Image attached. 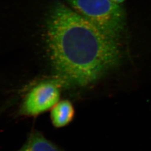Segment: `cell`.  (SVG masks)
Returning a JSON list of instances; mask_svg holds the SVG:
<instances>
[{"instance_id": "6", "label": "cell", "mask_w": 151, "mask_h": 151, "mask_svg": "<svg viewBox=\"0 0 151 151\" xmlns=\"http://www.w3.org/2000/svg\"><path fill=\"white\" fill-rule=\"evenodd\" d=\"M111 1H113L114 3H116L117 4H121L122 2H123L125 0H111Z\"/></svg>"}, {"instance_id": "3", "label": "cell", "mask_w": 151, "mask_h": 151, "mask_svg": "<svg viewBox=\"0 0 151 151\" xmlns=\"http://www.w3.org/2000/svg\"><path fill=\"white\" fill-rule=\"evenodd\" d=\"M60 85L56 81H45L32 88L24 98L19 113L37 116L52 109L60 101Z\"/></svg>"}, {"instance_id": "5", "label": "cell", "mask_w": 151, "mask_h": 151, "mask_svg": "<svg viewBox=\"0 0 151 151\" xmlns=\"http://www.w3.org/2000/svg\"><path fill=\"white\" fill-rule=\"evenodd\" d=\"M17 151H61L39 132L33 133L26 143Z\"/></svg>"}, {"instance_id": "1", "label": "cell", "mask_w": 151, "mask_h": 151, "mask_svg": "<svg viewBox=\"0 0 151 151\" xmlns=\"http://www.w3.org/2000/svg\"><path fill=\"white\" fill-rule=\"evenodd\" d=\"M46 39L56 75L71 85H91L120 60L118 42L60 2L49 12Z\"/></svg>"}, {"instance_id": "2", "label": "cell", "mask_w": 151, "mask_h": 151, "mask_svg": "<svg viewBox=\"0 0 151 151\" xmlns=\"http://www.w3.org/2000/svg\"><path fill=\"white\" fill-rule=\"evenodd\" d=\"M74 11L118 42L125 25L123 9L111 0H65Z\"/></svg>"}, {"instance_id": "4", "label": "cell", "mask_w": 151, "mask_h": 151, "mask_svg": "<svg viewBox=\"0 0 151 151\" xmlns=\"http://www.w3.org/2000/svg\"><path fill=\"white\" fill-rule=\"evenodd\" d=\"M75 109L69 100L59 101L51 109L50 119L56 128L67 125L73 119Z\"/></svg>"}]
</instances>
